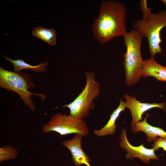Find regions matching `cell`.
I'll return each instance as SVG.
<instances>
[{
    "mask_svg": "<svg viewBox=\"0 0 166 166\" xmlns=\"http://www.w3.org/2000/svg\"><path fill=\"white\" fill-rule=\"evenodd\" d=\"M126 14L124 3L118 1L103 0L92 28L95 39L105 44L115 37L123 36L127 33Z\"/></svg>",
    "mask_w": 166,
    "mask_h": 166,
    "instance_id": "obj_1",
    "label": "cell"
},
{
    "mask_svg": "<svg viewBox=\"0 0 166 166\" xmlns=\"http://www.w3.org/2000/svg\"><path fill=\"white\" fill-rule=\"evenodd\" d=\"M139 5L143 18L134 22L133 28L147 38L151 58H154L156 54L162 52L160 32L166 27V10L154 14L151 12V8L148 7L147 0H141Z\"/></svg>",
    "mask_w": 166,
    "mask_h": 166,
    "instance_id": "obj_2",
    "label": "cell"
},
{
    "mask_svg": "<svg viewBox=\"0 0 166 166\" xmlns=\"http://www.w3.org/2000/svg\"><path fill=\"white\" fill-rule=\"evenodd\" d=\"M124 44L126 48L124 55L126 84L131 86L139 81L141 76L144 61L141 53L143 37L133 30L123 36Z\"/></svg>",
    "mask_w": 166,
    "mask_h": 166,
    "instance_id": "obj_3",
    "label": "cell"
},
{
    "mask_svg": "<svg viewBox=\"0 0 166 166\" xmlns=\"http://www.w3.org/2000/svg\"><path fill=\"white\" fill-rule=\"evenodd\" d=\"M85 75L86 84L83 89L73 101L61 107L68 108L71 115L82 120L95 108L94 100L98 97L101 91L100 84L95 81V73L92 71L86 72Z\"/></svg>",
    "mask_w": 166,
    "mask_h": 166,
    "instance_id": "obj_4",
    "label": "cell"
},
{
    "mask_svg": "<svg viewBox=\"0 0 166 166\" xmlns=\"http://www.w3.org/2000/svg\"><path fill=\"white\" fill-rule=\"evenodd\" d=\"M22 75L19 73L11 71L0 68V87L7 90L17 93L23 101L25 106H28L33 112L35 110V106L31 98L33 95H37L44 101L46 98L43 94L33 93L29 89L31 85Z\"/></svg>",
    "mask_w": 166,
    "mask_h": 166,
    "instance_id": "obj_5",
    "label": "cell"
},
{
    "mask_svg": "<svg viewBox=\"0 0 166 166\" xmlns=\"http://www.w3.org/2000/svg\"><path fill=\"white\" fill-rule=\"evenodd\" d=\"M42 130L44 134L54 132L61 136L73 133L79 134L84 136H87L89 132L83 120L70 114H62L59 113L51 117L49 121L42 126Z\"/></svg>",
    "mask_w": 166,
    "mask_h": 166,
    "instance_id": "obj_6",
    "label": "cell"
},
{
    "mask_svg": "<svg viewBox=\"0 0 166 166\" xmlns=\"http://www.w3.org/2000/svg\"><path fill=\"white\" fill-rule=\"evenodd\" d=\"M119 145L127 152L126 158L128 159H132L135 158L140 159L146 164H149L151 160H158L159 158L155 153V150L145 148L142 144L140 145L134 146L128 141L126 135V129L122 130L120 137Z\"/></svg>",
    "mask_w": 166,
    "mask_h": 166,
    "instance_id": "obj_7",
    "label": "cell"
},
{
    "mask_svg": "<svg viewBox=\"0 0 166 166\" xmlns=\"http://www.w3.org/2000/svg\"><path fill=\"white\" fill-rule=\"evenodd\" d=\"M124 97L126 101V108L129 109L132 114L131 130L137 122L141 120L143 113L146 111L155 108H160L165 111L166 104L164 102L160 103H141L136 99L135 96L132 97L127 94H124Z\"/></svg>",
    "mask_w": 166,
    "mask_h": 166,
    "instance_id": "obj_8",
    "label": "cell"
},
{
    "mask_svg": "<svg viewBox=\"0 0 166 166\" xmlns=\"http://www.w3.org/2000/svg\"><path fill=\"white\" fill-rule=\"evenodd\" d=\"M83 136L82 135L76 134L72 139L65 140L61 143L62 145L70 151L75 166H80L83 164L91 166L89 156L83 151L81 148Z\"/></svg>",
    "mask_w": 166,
    "mask_h": 166,
    "instance_id": "obj_9",
    "label": "cell"
},
{
    "mask_svg": "<svg viewBox=\"0 0 166 166\" xmlns=\"http://www.w3.org/2000/svg\"><path fill=\"white\" fill-rule=\"evenodd\" d=\"M141 76L152 77L157 81H166V67L159 64L154 58L146 59L144 61Z\"/></svg>",
    "mask_w": 166,
    "mask_h": 166,
    "instance_id": "obj_10",
    "label": "cell"
},
{
    "mask_svg": "<svg viewBox=\"0 0 166 166\" xmlns=\"http://www.w3.org/2000/svg\"><path fill=\"white\" fill-rule=\"evenodd\" d=\"M149 115L147 113L143 120L137 122L132 130L134 133L138 131L144 132L147 137V141L150 143L154 140L157 136L166 138V132L160 128L154 127L148 123L147 119Z\"/></svg>",
    "mask_w": 166,
    "mask_h": 166,
    "instance_id": "obj_11",
    "label": "cell"
},
{
    "mask_svg": "<svg viewBox=\"0 0 166 166\" xmlns=\"http://www.w3.org/2000/svg\"><path fill=\"white\" fill-rule=\"evenodd\" d=\"M126 108L125 102L121 99L119 105L110 116V119L107 123L101 129L93 130L95 136L103 137L108 135H112L116 132V126L115 123L121 113L125 110Z\"/></svg>",
    "mask_w": 166,
    "mask_h": 166,
    "instance_id": "obj_12",
    "label": "cell"
},
{
    "mask_svg": "<svg viewBox=\"0 0 166 166\" xmlns=\"http://www.w3.org/2000/svg\"><path fill=\"white\" fill-rule=\"evenodd\" d=\"M2 56L13 64L14 67V71L17 73L25 69L40 73L45 72L47 70L46 67L48 65L47 62L41 63L37 65H32L26 62L22 59L14 60L4 55H2Z\"/></svg>",
    "mask_w": 166,
    "mask_h": 166,
    "instance_id": "obj_13",
    "label": "cell"
},
{
    "mask_svg": "<svg viewBox=\"0 0 166 166\" xmlns=\"http://www.w3.org/2000/svg\"><path fill=\"white\" fill-rule=\"evenodd\" d=\"M32 34L33 36L41 39L51 46H54L56 43L57 35L53 29L38 26L32 30Z\"/></svg>",
    "mask_w": 166,
    "mask_h": 166,
    "instance_id": "obj_14",
    "label": "cell"
},
{
    "mask_svg": "<svg viewBox=\"0 0 166 166\" xmlns=\"http://www.w3.org/2000/svg\"><path fill=\"white\" fill-rule=\"evenodd\" d=\"M18 155V151L12 146L2 147L0 148V162L15 159Z\"/></svg>",
    "mask_w": 166,
    "mask_h": 166,
    "instance_id": "obj_15",
    "label": "cell"
},
{
    "mask_svg": "<svg viewBox=\"0 0 166 166\" xmlns=\"http://www.w3.org/2000/svg\"><path fill=\"white\" fill-rule=\"evenodd\" d=\"M152 147L155 151L161 148L164 151H166V138L157 137L154 140Z\"/></svg>",
    "mask_w": 166,
    "mask_h": 166,
    "instance_id": "obj_16",
    "label": "cell"
},
{
    "mask_svg": "<svg viewBox=\"0 0 166 166\" xmlns=\"http://www.w3.org/2000/svg\"><path fill=\"white\" fill-rule=\"evenodd\" d=\"M161 1L166 7V0H162Z\"/></svg>",
    "mask_w": 166,
    "mask_h": 166,
    "instance_id": "obj_17",
    "label": "cell"
}]
</instances>
